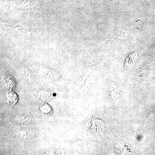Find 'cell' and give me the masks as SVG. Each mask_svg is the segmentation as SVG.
<instances>
[{"instance_id": "cell-1", "label": "cell", "mask_w": 155, "mask_h": 155, "mask_svg": "<svg viewBox=\"0 0 155 155\" xmlns=\"http://www.w3.org/2000/svg\"><path fill=\"white\" fill-rule=\"evenodd\" d=\"M6 101L8 104L13 106L16 104L18 101V97L17 94L12 91V89H8L6 93Z\"/></svg>"}, {"instance_id": "cell-2", "label": "cell", "mask_w": 155, "mask_h": 155, "mask_svg": "<svg viewBox=\"0 0 155 155\" xmlns=\"http://www.w3.org/2000/svg\"><path fill=\"white\" fill-rule=\"evenodd\" d=\"M14 122L19 124H28L32 123L33 119L30 116H19L14 119Z\"/></svg>"}, {"instance_id": "cell-3", "label": "cell", "mask_w": 155, "mask_h": 155, "mask_svg": "<svg viewBox=\"0 0 155 155\" xmlns=\"http://www.w3.org/2000/svg\"><path fill=\"white\" fill-rule=\"evenodd\" d=\"M39 110L43 115L48 116L52 113V108L51 106L46 102L42 103L39 106Z\"/></svg>"}, {"instance_id": "cell-4", "label": "cell", "mask_w": 155, "mask_h": 155, "mask_svg": "<svg viewBox=\"0 0 155 155\" xmlns=\"http://www.w3.org/2000/svg\"><path fill=\"white\" fill-rule=\"evenodd\" d=\"M33 133V130H31L29 128H25L23 129V130H20L18 131L17 135L19 138L26 139L32 136Z\"/></svg>"}, {"instance_id": "cell-5", "label": "cell", "mask_w": 155, "mask_h": 155, "mask_svg": "<svg viewBox=\"0 0 155 155\" xmlns=\"http://www.w3.org/2000/svg\"><path fill=\"white\" fill-rule=\"evenodd\" d=\"M137 58V55L136 53H134L133 54H131L129 57L127 58V60L126 61V65L127 66H132L134 65V62Z\"/></svg>"}]
</instances>
